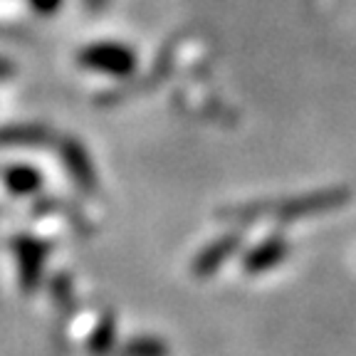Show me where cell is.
Returning a JSON list of instances; mask_svg holds the SVG:
<instances>
[{
    "instance_id": "cell-3",
    "label": "cell",
    "mask_w": 356,
    "mask_h": 356,
    "mask_svg": "<svg viewBox=\"0 0 356 356\" xmlns=\"http://www.w3.org/2000/svg\"><path fill=\"white\" fill-rule=\"evenodd\" d=\"M238 243H240V240L235 238V235H228V238H220V240H216L213 245H208L206 250H203V255L195 260V273H198V275L216 273L218 267H220L222 262L233 255V250L238 248Z\"/></svg>"
},
{
    "instance_id": "cell-1",
    "label": "cell",
    "mask_w": 356,
    "mask_h": 356,
    "mask_svg": "<svg viewBox=\"0 0 356 356\" xmlns=\"http://www.w3.org/2000/svg\"><path fill=\"white\" fill-rule=\"evenodd\" d=\"M346 200L344 191H324V193H312L305 198L289 200V203H280V206H252V208H235V216H248V220H255L262 213H282L284 220H295L297 216H312L319 211H332V208L341 206Z\"/></svg>"
},
{
    "instance_id": "cell-6",
    "label": "cell",
    "mask_w": 356,
    "mask_h": 356,
    "mask_svg": "<svg viewBox=\"0 0 356 356\" xmlns=\"http://www.w3.org/2000/svg\"><path fill=\"white\" fill-rule=\"evenodd\" d=\"M65 166L70 168L72 178L84 188H92L95 186V171H92V163H89L87 154L79 149L77 144H67L65 146Z\"/></svg>"
},
{
    "instance_id": "cell-8",
    "label": "cell",
    "mask_w": 356,
    "mask_h": 356,
    "mask_svg": "<svg viewBox=\"0 0 356 356\" xmlns=\"http://www.w3.org/2000/svg\"><path fill=\"white\" fill-rule=\"evenodd\" d=\"M44 136V129L38 127H10L0 131V144H42Z\"/></svg>"
},
{
    "instance_id": "cell-9",
    "label": "cell",
    "mask_w": 356,
    "mask_h": 356,
    "mask_svg": "<svg viewBox=\"0 0 356 356\" xmlns=\"http://www.w3.org/2000/svg\"><path fill=\"white\" fill-rule=\"evenodd\" d=\"M166 349L159 339H136L127 346V356H163Z\"/></svg>"
},
{
    "instance_id": "cell-7",
    "label": "cell",
    "mask_w": 356,
    "mask_h": 356,
    "mask_svg": "<svg viewBox=\"0 0 356 356\" xmlns=\"http://www.w3.org/2000/svg\"><path fill=\"white\" fill-rule=\"evenodd\" d=\"M6 184L10 186V191H15L20 195L33 193L40 186V173L33 171L30 166H15L6 173Z\"/></svg>"
},
{
    "instance_id": "cell-5",
    "label": "cell",
    "mask_w": 356,
    "mask_h": 356,
    "mask_svg": "<svg viewBox=\"0 0 356 356\" xmlns=\"http://www.w3.org/2000/svg\"><path fill=\"white\" fill-rule=\"evenodd\" d=\"M284 252H287V245H284L280 238L277 240H267V243L257 245L255 250L248 255L245 267H248L250 273H262V270H267V267L277 265V262L284 257Z\"/></svg>"
},
{
    "instance_id": "cell-2",
    "label": "cell",
    "mask_w": 356,
    "mask_h": 356,
    "mask_svg": "<svg viewBox=\"0 0 356 356\" xmlns=\"http://www.w3.org/2000/svg\"><path fill=\"white\" fill-rule=\"evenodd\" d=\"M82 65L92 67V70H99L106 74H129L134 70V52L124 44L117 42H97L89 44L87 50L82 52Z\"/></svg>"
},
{
    "instance_id": "cell-4",
    "label": "cell",
    "mask_w": 356,
    "mask_h": 356,
    "mask_svg": "<svg viewBox=\"0 0 356 356\" xmlns=\"http://www.w3.org/2000/svg\"><path fill=\"white\" fill-rule=\"evenodd\" d=\"M44 248L40 243H33V240H22L17 245V265H20V275L25 287H33L38 282V275L42 270L44 262Z\"/></svg>"
},
{
    "instance_id": "cell-10",
    "label": "cell",
    "mask_w": 356,
    "mask_h": 356,
    "mask_svg": "<svg viewBox=\"0 0 356 356\" xmlns=\"http://www.w3.org/2000/svg\"><path fill=\"white\" fill-rule=\"evenodd\" d=\"M30 6L38 13H42V15H50V13H55L62 6V0H30Z\"/></svg>"
},
{
    "instance_id": "cell-11",
    "label": "cell",
    "mask_w": 356,
    "mask_h": 356,
    "mask_svg": "<svg viewBox=\"0 0 356 356\" xmlns=\"http://www.w3.org/2000/svg\"><path fill=\"white\" fill-rule=\"evenodd\" d=\"M84 6H87L89 8V10H102V8H104L106 6V0H84Z\"/></svg>"
}]
</instances>
